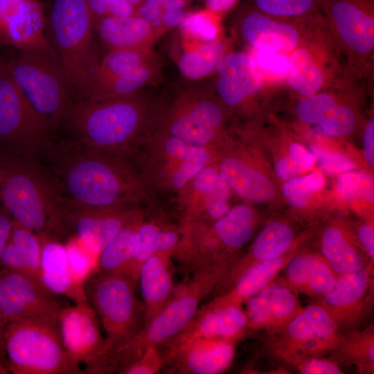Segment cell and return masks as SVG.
Segmentation results:
<instances>
[{
  "label": "cell",
  "mask_w": 374,
  "mask_h": 374,
  "mask_svg": "<svg viewBox=\"0 0 374 374\" xmlns=\"http://www.w3.org/2000/svg\"><path fill=\"white\" fill-rule=\"evenodd\" d=\"M165 366L163 354L158 346L150 347L123 374H154L162 371Z\"/></svg>",
  "instance_id": "cell-50"
},
{
  "label": "cell",
  "mask_w": 374,
  "mask_h": 374,
  "mask_svg": "<svg viewBox=\"0 0 374 374\" xmlns=\"http://www.w3.org/2000/svg\"><path fill=\"white\" fill-rule=\"evenodd\" d=\"M289 72L290 87L302 96H312L322 85V73L306 49H297L292 54Z\"/></svg>",
  "instance_id": "cell-38"
},
{
  "label": "cell",
  "mask_w": 374,
  "mask_h": 374,
  "mask_svg": "<svg viewBox=\"0 0 374 374\" xmlns=\"http://www.w3.org/2000/svg\"><path fill=\"white\" fill-rule=\"evenodd\" d=\"M275 170L278 177L285 181L299 177L305 172L290 156L279 159L276 163Z\"/></svg>",
  "instance_id": "cell-54"
},
{
  "label": "cell",
  "mask_w": 374,
  "mask_h": 374,
  "mask_svg": "<svg viewBox=\"0 0 374 374\" xmlns=\"http://www.w3.org/2000/svg\"><path fill=\"white\" fill-rule=\"evenodd\" d=\"M127 1H129L131 4H132L136 8L139 5L143 3V1L144 0H127Z\"/></svg>",
  "instance_id": "cell-62"
},
{
  "label": "cell",
  "mask_w": 374,
  "mask_h": 374,
  "mask_svg": "<svg viewBox=\"0 0 374 374\" xmlns=\"http://www.w3.org/2000/svg\"><path fill=\"white\" fill-rule=\"evenodd\" d=\"M217 92L229 106H236L257 92L262 78L253 59L242 53L223 55L217 68Z\"/></svg>",
  "instance_id": "cell-23"
},
{
  "label": "cell",
  "mask_w": 374,
  "mask_h": 374,
  "mask_svg": "<svg viewBox=\"0 0 374 374\" xmlns=\"http://www.w3.org/2000/svg\"><path fill=\"white\" fill-rule=\"evenodd\" d=\"M256 50L253 59L257 67L277 75L289 72V60L279 52L269 49Z\"/></svg>",
  "instance_id": "cell-51"
},
{
  "label": "cell",
  "mask_w": 374,
  "mask_h": 374,
  "mask_svg": "<svg viewBox=\"0 0 374 374\" xmlns=\"http://www.w3.org/2000/svg\"><path fill=\"white\" fill-rule=\"evenodd\" d=\"M357 237L363 249L373 261L374 258V229L371 224H366L360 226L357 231Z\"/></svg>",
  "instance_id": "cell-56"
},
{
  "label": "cell",
  "mask_w": 374,
  "mask_h": 374,
  "mask_svg": "<svg viewBox=\"0 0 374 374\" xmlns=\"http://www.w3.org/2000/svg\"><path fill=\"white\" fill-rule=\"evenodd\" d=\"M342 40L359 53L374 47V20L362 0H323Z\"/></svg>",
  "instance_id": "cell-21"
},
{
  "label": "cell",
  "mask_w": 374,
  "mask_h": 374,
  "mask_svg": "<svg viewBox=\"0 0 374 374\" xmlns=\"http://www.w3.org/2000/svg\"><path fill=\"white\" fill-rule=\"evenodd\" d=\"M3 316L0 310V363L6 367V357L4 347V335L6 325Z\"/></svg>",
  "instance_id": "cell-60"
},
{
  "label": "cell",
  "mask_w": 374,
  "mask_h": 374,
  "mask_svg": "<svg viewBox=\"0 0 374 374\" xmlns=\"http://www.w3.org/2000/svg\"><path fill=\"white\" fill-rule=\"evenodd\" d=\"M256 10L276 17H296L312 12L319 0H252Z\"/></svg>",
  "instance_id": "cell-45"
},
{
  "label": "cell",
  "mask_w": 374,
  "mask_h": 374,
  "mask_svg": "<svg viewBox=\"0 0 374 374\" xmlns=\"http://www.w3.org/2000/svg\"><path fill=\"white\" fill-rule=\"evenodd\" d=\"M293 256L287 253L280 257L253 265L232 287L215 297L224 303L242 305L247 300L273 282L280 271L285 268Z\"/></svg>",
  "instance_id": "cell-30"
},
{
  "label": "cell",
  "mask_w": 374,
  "mask_h": 374,
  "mask_svg": "<svg viewBox=\"0 0 374 374\" xmlns=\"http://www.w3.org/2000/svg\"><path fill=\"white\" fill-rule=\"evenodd\" d=\"M236 340L199 339L184 346L163 371L176 374H217L231 366Z\"/></svg>",
  "instance_id": "cell-19"
},
{
  "label": "cell",
  "mask_w": 374,
  "mask_h": 374,
  "mask_svg": "<svg viewBox=\"0 0 374 374\" xmlns=\"http://www.w3.org/2000/svg\"><path fill=\"white\" fill-rule=\"evenodd\" d=\"M171 257L170 253H154L141 265L138 283L143 298L145 325L163 308L174 291Z\"/></svg>",
  "instance_id": "cell-26"
},
{
  "label": "cell",
  "mask_w": 374,
  "mask_h": 374,
  "mask_svg": "<svg viewBox=\"0 0 374 374\" xmlns=\"http://www.w3.org/2000/svg\"><path fill=\"white\" fill-rule=\"evenodd\" d=\"M364 157L368 164L374 166V121L372 118L368 123L364 136Z\"/></svg>",
  "instance_id": "cell-58"
},
{
  "label": "cell",
  "mask_w": 374,
  "mask_h": 374,
  "mask_svg": "<svg viewBox=\"0 0 374 374\" xmlns=\"http://www.w3.org/2000/svg\"><path fill=\"white\" fill-rule=\"evenodd\" d=\"M136 284L123 274L98 272L84 283L87 301L105 332V354L129 344L145 326L144 307L136 295Z\"/></svg>",
  "instance_id": "cell-8"
},
{
  "label": "cell",
  "mask_w": 374,
  "mask_h": 374,
  "mask_svg": "<svg viewBox=\"0 0 374 374\" xmlns=\"http://www.w3.org/2000/svg\"><path fill=\"white\" fill-rule=\"evenodd\" d=\"M148 121L147 103L138 92L75 101L64 122L79 144L125 156L144 132Z\"/></svg>",
  "instance_id": "cell-3"
},
{
  "label": "cell",
  "mask_w": 374,
  "mask_h": 374,
  "mask_svg": "<svg viewBox=\"0 0 374 374\" xmlns=\"http://www.w3.org/2000/svg\"><path fill=\"white\" fill-rule=\"evenodd\" d=\"M247 328V319L242 305L224 303L215 297L199 307L179 332L158 347L163 354L166 366L177 350L192 341L199 339L237 340Z\"/></svg>",
  "instance_id": "cell-11"
},
{
  "label": "cell",
  "mask_w": 374,
  "mask_h": 374,
  "mask_svg": "<svg viewBox=\"0 0 374 374\" xmlns=\"http://www.w3.org/2000/svg\"><path fill=\"white\" fill-rule=\"evenodd\" d=\"M310 149L320 167L328 173L346 172L355 168V163L343 154L326 151L317 146H311Z\"/></svg>",
  "instance_id": "cell-49"
},
{
  "label": "cell",
  "mask_w": 374,
  "mask_h": 374,
  "mask_svg": "<svg viewBox=\"0 0 374 374\" xmlns=\"http://www.w3.org/2000/svg\"><path fill=\"white\" fill-rule=\"evenodd\" d=\"M57 319L64 346L73 362L87 366L105 353L100 322L87 302L63 305Z\"/></svg>",
  "instance_id": "cell-15"
},
{
  "label": "cell",
  "mask_w": 374,
  "mask_h": 374,
  "mask_svg": "<svg viewBox=\"0 0 374 374\" xmlns=\"http://www.w3.org/2000/svg\"><path fill=\"white\" fill-rule=\"evenodd\" d=\"M193 189L204 202V211L215 221L229 209L230 188L219 171L208 166L201 170L191 181Z\"/></svg>",
  "instance_id": "cell-34"
},
{
  "label": "cell",
  "mask_w": 374,
  "mask_h": 374,
  "mask_svg": "<svg viewBox=\"0 0 374 374\" xmlns=\"http://www.w3.org/2000/svg\"><path fill=\"white\" fill-rule=\"evenodd\" d=\"M206 8L220 15L233 8L238 0H205Z\"/></svg>",
  "instance_id": "cell-59"
},
{
  "label": "cell",
  "mask_w": 374,
  "mask_h": 374,
  "mask_svg": "<svg viewBox=\"0 0 374 374\" xmlns=\"http://www.w3.org/2000/svg\"><path fill=\"white\" fill-rule=\"evenodd\" d=\"M87 3L95 21L103 17L136 15V7L127 0H87Z\"/></svg>",
  "instance_id": "cell-48"
},
{
  "label": "cell",
  "mask_w": 374,
  "mask_h": 374,
  "mask_svg": "<svg viewBox=\"0 0 374 374\" xmlns=\"http://www.w3.org/2000/svg\"><path fill=\"white\" fill-rule=\"evenodd\" d=\"M53 130L31 107L0 61V159H30Z\"/></svg>",
  "instance_id": "cell-9"
},
{
  "label": "cell",
  "mask_w": 374,
  "mask_h": 374,
  "mask_svg": "<svg viewBox=\"0 0 374 374\" xmlns=\"http://www.w3.org/2000/svg\"><path fill=\"white\" fill-rule=\"evenodd\" d=\"M0 202L13 220L39 235L73 234L67 211L48 177L32 159H3Z\"/></svg>",
  "instance_id": "cell-2"
},
{
  "label": "cell",
  "mask_w": 374,
  "mask_h": 374,
  "mask_svg": "<svg viewBox=\"0 0 374 374\" xmlns=\"http://www.w3.org/2000/svg\"><path fill=\"white\" fill-rule=\"evenodd\" d=\"M334 104L335 102L333 97L328 93L310 96L298 104L296 114L302 121L307 123H315Z\"/></svg>",
  "instance_id": "cell-47"
},
{
  "label": "cell",
  "mask_w": 374,
  "mask_h": 374,
  "mask_svg": "<svg viewBox=\"0 0 374 374\" xmlns=\"http://www.w3.org/2000/svg\"><path fill=\"white\" fill-rule=\"evenodd\" d=\"M69 267L75 282L84 287L86 280L95 272L98 257L74 234L64 242Z\"/></svg>",
  "instance_id": "cell-40"
},
{
  "label": "cell",
  "mask_w": 374,
  "mask_h": 374,
  "mask_svg": "<svg viewBox=\"0 0 374 374\" xmlns=\"http://www.w3.org/2000/svg\"><path fill=\"white\" fill-rule=\"evenodd\" d=\"M220 15L206 8L193 11L181 19V30L187 37L199 44L214 41L219 34Z\"/></svg>",
  "instance_id": "cell-39"
},
{
  "label": "cell",
  "mask_w": 374,
  "mask_h": 374,
  "mask_svg": "<svg viewBox=\"0 0 374 374\" xmlns=\"http://www.w3.org/2000/svg\"><path fill=\"white\" fill-rule=\"evenodd\" d=\"M301 373L303 374H340L341 369L332 361L312 357L307 358L296 365Z\"/></svg>",
  "instance_id": "cell-53"
},
{
  "label": "cell",
  "mask_w": 374,
  "mask_h": 374,
  "mask_svg": "<svg viewBox=\"0 0 374 374\" xmlns=\"http://www.w3.org/2000/svg\"><path fill=\"white\" fill-rule=\"evenodd\" d=\"M159 73L158 64L153 60L128 72L93 85L86 98L101 100L138 93L143 87L154 82Z\"/></svg>",
  "instance_id": "cell-33"
},
{
  "label": "cell",
  "mask_w": 374,
  "mask_h": 374,
  "mask_svg": "<svg viewBox=\"0 0 374 374\" xmlns=\"http://www.w3.org/2000/svg\"><path fill=\"white\" fill-rule=\"evenodd\" d=\"M62 203L67 211L73 233L98 257L138 213L133 206L96 208Z\"/></svg>",
  "instance_id": "cell-16"
},
{
  "label": "cell",
  "mask_w": 374,
  "mask_h": 374,
  "mask_svg": "<svg viewBox=\"0 0 374 374\" xmlns=\"http://www.w3.org/2000/svg\"><path fill=\"white\" fill-rule=\"evenodd\" d=\"M6 174V168L0 163V188L3 184V181L5 179Z\"/></svg>",
  "instance_id": "cell-61"
},
{
  "label": "cell",
  "mask_w": 374,
  "mask_h": 374,
  "mask_svg": "<svg viewBox=\"0 0 374 374\" xmlns=\"http://www.w3.org/2000/svg\"><path fill=\"white\" fill-rule=\"evenodd\" d=\"M290 157L304 170H311L315 163V158L304 147L299 143H293L290 147Z\"/></svg>",
  "instance_id": "cell-55"
},
{
  "label": "cell",
  "mask_w": 374,
  "mask_h": 374,
  "mask_svg": "<svg viewBox=\"0 0 374 374\" xmlns=\"http://www.w3.org/2000/svg\"><path fill=\"white\" fill-rule=\"evenodd\" d=\"M40 0H0V44L19 50L55 51Z\"/></svg>",
  "instance_id": "cell-14"
},
{
  "label": "cell",
  "mask_w": 374,
  "mask_h": 374,
  "mask_svg": "<svg viewBox=\"0 0 374 374\" xmlns=\"http://www.w3.org/2000/svg\"><path fill=\"white\" fill-rule=\"evenodd\" d=\"M4 347L10 373H84L65 350L57 317H31L9 322L5 330Z\"/></svg>",
  "instance_id": "cell-6"
},
{
  "label": "cell",
  "mask_w": 374,
  "mask_h": 374,
  "mask_svg": "<svg viewBox=\"0 0 374 374\" xmlns=\"http://www.w3.org/2000/svg\"><path fill=\"white\" fill-rule=\"evenodd\" d=\"M244 303L247 328L276 334L301 309L294 290L282 283L271 282Z\"/></svg>",
  "instance_id": "cell-18"
},
{
  "label": "cell",
  "mask_w": 374,
  "mask_h": 374,
  "mask_svg": "<svg viewBox=\"0 0 374 374\" xmlns=\"http://www.w3.org/2000/svg\"><path fill=\"white\" fill-rule=\"evenodd\" d=\"M139 250L130 273L131 278L136 283L139 269L143 261L154 253H166L172 255L181 237L176 230L142 220L139 226Z\"/></svg>",
  "instance_id": "cell-35"
},
{
  "label": "cell",
  "mask_w": 374,
  "mask_h": 374,
  "mask_svg": "<svg viewBox=\"0 0 374 374\" xmlns=\"http://www.w3.org/2000/svg\"><path fill=\"white\" fill-rule=\"evenodd\" d=\"M337 187L339 195L344 199H362L373 202V179L366 170L344 173L339 177Z\"/></svg>",
  "instance_id": "cell-44"
},
{
  "label": "cell",
  "mask_w": 374,
  "mask_h": 374,
  "mask_svg": "<svg viewBox=\"0 0 374 374\" xmlns=\"http://www.w3.org/2000/svg\"><path fill=\"white\" fill-rule=\"evenodd\" d=\"M10 373L6 366L0 363V374H8Z\"/></svg>",
  "instance_id": "cell-63"
},
{
  "label": "cell",
  "mask_w": 374,
  "mask_h": 374,
  "mask_svg": "<svg viewBox=\"0 0 374 374\" xmlns=\"http://www.w3.org/2000/svg\"><path fill=\"white\" fill-rule=\"evenodd\" d=\"M141 222V216L137 213L116 234L100 253L95 272L120 274L130 277L139 250Z\"/></svg>",
  "instance_id": "cell-28"
},
{
  "label": "cell",
  "mask_w": 374,
  "mask_h": 374,
  "mask_svg": "<svg viewBox=\"0 0 374 374\" xmlns=\"http://www.w3.org/2000/svg\"><path fill=\"white\" fill-rule=\"evenodd\" d=\"M233 261V258L228 259L197 269L186 283L175 287L168 301L141 333L129 344L112 352V359L116 368L123 373L149 348L159 346L179 332Z\"/></svg>",
  "instance_id": "cell-5"
},
{
  "label": "cell",
  "mask_w": 374,
  "mask_h": 374,
  "mask_svg": "<svg viewBox=\"0 0 374 374\" xmlns=\"http://www.w3.org/2000/svg\"><path fill=\"white\" fill-rule=\"evenodd\" d=\"M339 326L320 304L310 305L299 312L278 332L272 348L284 360L300 362L336 349L341 337Z\"/></svg>",
  "instance_id": "cell-10"
},
{
  "label": "cell",
  "mask_w": 374,
  "mask_h": 374,
  "mask_svg": "<svg viewBox=\"0 0 374 374\" xmlns=\"http://www.w3.org/2000/svg\"><path fill=\"white\" fill-rule=\"evenodd\" d=\"M13 219L0 202V256L9 240Z\"/></svg>",
  "instance_id": "cell-57"
},
{
  "label": "cell",
  "mask_w": 374,
  "mask_h": 374,
  "mask_svg": "<svg viewBox=\"0 0 374 374\" xmlns=\"http://www.w3.org/2000/svg\"><path fill=\"white\" fill-rule=\"evenodd\" d=\"M372 332H364L348 337L339 344L342 355L355 364L360 371H373L374 362V342Z\"/></svg>",
  "instance_id": "cell-41"
},
{
  "label": "cell",
  "mask_w": 374,
  "mask_h": 374,
  "mask_svg": "<svg viewBox=\"0 0 374 374\" xmlns=\"http://www.w3.org/2000/svg\"><path fill=\"white\" fill-rule=\"evenodd\" d=\"M317 123L328 135L344 136L353 130L355 118L348 107L335 103L323 114Z\"/></svg>",
  "instance_id": "cell-46"
},
{
  "label": "cell",
  "mask_w": 374,
  "mask_h": 374,
  "mask_svg": "<svg viewBox=\"0 0 374 374\" xmlns=\"http://www.w3.org/2000/svg\"><path fill=\"white\" fill-rule=\"evenodd\" d=\"M240 28L244 40L256 49L290 51L299 42V35L291 24L256 9L244 13Z\"/></svg>",
  "instance_id": "cell-24"
},
{
  "label": "cell",
  "mask_w": 374,
  "mask_h": 374,
  "mask_svg": "<svg viewBox=\"0 0 374 374\" xmlns=\"http://www.w3.org/2000/svg\"><path fill=\"white\" fill-rule=\"evenodd\" d=\"M321 251L337 275L358 271L368 265L362 253L337 227L330 226L324 231Z\"/></svg>",
  "instance_id": "cell-32"
},
{
  "label": "cell",
  "mask_w": 374,
  "mask_h": 374,
  "mask_svg": "<svg viewBox=\"0 0 374 374\" xmlns=\"http://www.w3.org/2000/svg\"><path fill=\"white\" fill-rule=\"evenodd\" d=\"M0 266L35 277L32 274L26 260L10 240L6 244L0 256Z\"/></svg>",
  "instance_id": "cell-52"
},
{
  "label": "cell",
  "mask_w": 374,
  "mask_h": 374,
  "mask_svg": "<svg viewBox=\"0 0 374 374\" xmlns=\"http://www.w3.org/2000/svg\"><path fill=\"white\" fill-rule=\"evenodd\" d=\"M153 60L150 48L109 50L100 61L93 85L128 72Z\"/></svg>",
  "instance_id": "cell-37"
},
{
  "label": "cell",
  "mask_w": 374,
  "mask_h": 374,
  "mask_svg": "<svg viewBox=\"0 0 374 374\" xmlns=\"http://www.w3.org/2000/svg\"><path fill=\"white\" fill-rule=\"evenodd\" d=\"M9 240L26 260L32 274L40 281L39 261L42 246L40 236L13 220Z\"/></svg>",
  "instance_id": "cell-42"
},
{
  "label": "cell",
  "mask_w": 374,
  "mask_h": 374,
  "mask_svg": "<svg viewBox=\"0 0 374 374\" xmlns=\"http://www.w3.org/2000/svg\"><path fill=\"white\" fill-rule=\"evenodd\" d=\"M373 265L337 276L332 289L321 296L319 304L340 326L354 325L366 310L370 297Z\"/></svg>",
  "instance_id": "cell-17"
},
{
  "label": "cell",
  "mask_w": 374,
  "mask_h": 374,
  "mask_svg": "<svg viewBox=\"0 0 374 374\" xmlns=\"http://www.w3.org/2000/svg\"><path fill=\"white\" fill-rule=\"evenodd\" d=\"M294 235L289 225L280 222L268 223L254 240L249 253L234 261L214 290L220 294L232 287L253 265L287 253L293 245Z\"/></svg>",
  "instance_id": "cell-20"
},
{
  "label": "cell",
  "mask_w": 374,
  "mask_h": 374,
  "mask_svg": "<svg viewBox=\"0 0 374 374\" xmlns=\"http://www.w3.org/2000/svg\"><path fill=\"white\" fill-rule=\"evenodd\" d=\"M4 64L29 104L53 129L65 121L75 100L55 51H22Z\"/></svg>",
  "instance_id": "cell-7"
},
{
  "label": "cell",
  "mask_w": 374,
  "mask_h": 374,
  "mask_svg": "<svg viewBox=\"0 0 374 374\" xmlns=\"http://www.w3.org/2000/svg\"><path fill=\"white\" fill-rule=\"evenodd\" d=\"M35 277L0 266V310L7 323L41 317H57L62 305Z\"/></svg>",
  "instance_id": "cell-13"
},
{
  "label": "cell",
  "mask_w": 374,
  "mask_h": 374,
  "mask_svg": "<svg viewBox=\"0 0 374 374\" xmlns=\"http://www.w3.org/2000/svg\"><path fill=\"white\" fill-rule=\"evenodd\" d=\"M48 24L53 48L74 100L86 98L100 63L95 20L87 0H53Z\"/></svg>",
  "instance_id": "cell-4"
},
{
  "label": "cell",
  "mask_w": 374,
  "mask_h": 374,
  "mask_svg": "<svg viewBox=\"0 0 374 374\" xmlns=\"http://www.w3.org/2000/svg\"><path fill=\"white\" fill-rule=\"evenodd\" d=\"M218 171L230 190L252 202H266L275 193L273 182L244 161L234 157L222 161Z\"/></svg>",
  "instance_id": "cell-29"
},
{
  "label": "cell",
  "mask_w": 374,
  "mask_h": 374,
  "mask_svg": "<svg viewBox=\"0 0 374 374\" xmlns=\"http://www.w3.org/2000/svg\"><path fill=\"white\" fill-rule=\"evenodd\" d=\"M224 55V45L219 39L200 44L179 57L178 67L181 74L190 80H199L217 71Z\"/></svg>",
  "instance_id": "cell-36"
},
{
  "label": "cell",
  "mask_w": 374,
  "mask_h": 374,
  "mask_svg": "<svg viewBox=\"0 0 374 374\" xmlns=\"http://www.w3.org/2000/svg\"><path fill=\"white\" fill-rule=\"evenodd\" d=\"M323 184L322 175L314 172L286 181L282 186V192L290 206L302 208L309 203L312 195L323 188Z\"/></svg>",
  "instance_id": "cell-43"
},
{
  "label": "cell",
  "mask_w": 374,
  "mask_h": 374,
  "mask_svg": "<svg viewBox=\"0 0 374 374\" xmlns=\"http://www.w3.org/2000/svg\"><path fill=\"white\" fill-rule=\"evenodd\" d=\"M95 28L109 50L150 48L157 36L150 21L138 15L100 18L95 21Z\"/></svg>",
  "instance_id": "cell-25"
},
{
  "label": "cell",
  "mask_w": 374,
  "mask_h": 374,
  "mask_svg": "<svg viewBox=\"0 0 374 374\" xmlns=\"http://www.w3.org/2000/svg\"><path fill=\"white\" fill-rule=\"evenodd\" d=\"M39 236L42 284L53 294L65 296L74 303L87 302L84 287L79 285L72 275L64 242L52 235Z\"/></svg>",
  "instance_id": "cell-22"
},
{
  "label": "cell",
  "mask_w": 374,
  "mask_h": 374,
  "mask_svg": "<svg viewBox=\"0 0 374 374\" xmlns=\"http://www.w3.org/2000/svg\"><path fill=\"white\" fill-rule=\"evenodd\" d=\"M287 285L294 290L321 297L333 287L337 274L321 256H293L285 267Z\"/></svg>",
  "instance_id": "cell-27"
},
{
  "label": "cell",
  "mask_w": 374,
  "mask_h": 374,
  "mask_svg": "<svg viewBox=\"0 0 374 374\" xmlns=\"http://www.w3.org/2000/svg\"><path fill=\"white\" fill-rule=\"evenodd\" d=\"M220 107L205 91L189 89L176 100L165 121V134L193 145L206 148L222 122Z\"/></svg>",
  "instance_id": "cell-12"
},
{
  "label": "cell",
  "mask_w": 374,
  "mask_h": 374,
  "mask_svg": "<svg viewBox=\"0 0 374 374\" xmlns=\"http://www.w3.org/2000/svg\"><path fill=\"white\" fill-rule=\"evenodd\" d=\"M255 225V215L248 205H236L209 226L211 233L219 245L229 256L241 248L252 236Z\"/></svg>",
  "instance_id": "cell-31"
},
{
  "label": "cell",
  "mask_w": 374,
  "mask_h": 374,
  "mask_svg": "<svg viewBox=\"0 0 374 374\" xmlns=\"http://www.w3.org/2000/svg\"><path fill=\"white\" fill-rule=\"evenodd\" d=\"M55 149L46 174L64 203L85 208L133 206L140 183L124 155L86 148L73 141Z\"/></svg>",
  "instance_id": "cell-1"
}]
</instances>
